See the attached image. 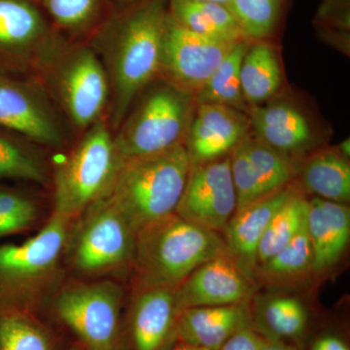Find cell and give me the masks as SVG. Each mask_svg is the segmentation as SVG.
I'll use <instances>...</instances> for the list:
<instances>
[{
  "mask_svg": "<svg viewBox=\"0 0 350 350\" xmlns=\"http://www.w3.org/2000/svg\"><path fill=\"white\" fill-rule=\"evenodd\" d=\"M72 223L52 214L32 238L0 245V308L39 314L62 287V259Z\"/></svg>",
  "mask_w": 350,
  "mask_h": 350,
  "instance_id": "cell-1",
  "label": "cell"
},
{
  "mask_svg": "<svg viewBox=\"0 0 350 350\" xmlns=\"http://www.w3.org/2000/svg\"><path fill=\"white\" fill-rule=\"evenodd\" d=\"M226 253L220 234L172 213L135 237V287L176 289L198 267Z\"/></svg>",
  "mask_w": 350,
  "mask_h": 350,
  "instance_id": "cell-2",
  "label": "cell"
},
{
  "mask_svg": "<svg viewBox=\"0 0 350 350\" xmlns=\"http://www.w3.org/2000/svg\"><path fill=\"white\" fill-rule=\"evenodd\" d=\"M167 0H145L115 22L110 54L114 107L118 126L137 94L161 69Z\"/></svg>",
  "mask_w": 350,
  "mask_h": 350,
  "instance_id": "cell-3",
  "label": "cell"
},
{
  "mask_svg": "<svg viewBox=\"0 0 350 350\" xmlns=\"http://www.w3.org/2000/svg\"><path fill=\"white\" fill-rule=\"evenodd\" d=\"M191 167L183 142L122 165L109 197L135 234L175 213Z\"/></svg>",
  "mask_w": 350,
  "mask_h": 350,
  "instance_id": "cell-4",
  "label": "cell"
},
{
  "mask_svg": "<svg viewBox=\"0 0 350 350\" xmlns=\"http://www.w3.org/2000/svg\"><path fill=\"white\" fill-rule=\"evenodd\" d=\"M123 163L107 125L98 122L55 172L53 214L72 223L109 196Z\"/></svg>",
  "mask_w": 350,
  "mask_h": 350,
  "instance_id": "cell-5",
  "label": "cell"
},
{
  "mask_svg": "<svg viewBox=\"0 0 350 350\" xmlns=\"http://www.w3.org/2000/svg\"><path fill=\"white\" fill-rule=\"evenodd\" d=\"M75 221L69 228L64 254L78 275L98 278L133 268L137 234L109 196Z\"/></svg>",
  "mask_w": 350,
  "mask_h": 350,
  "instance_id": "cell-6",
  "label": "cell"
},
{
  "mask_svg": "<svg viewBox=\"0 0 350 350\" xmlns=\"http://www.w3.org/2000/svg\"><path fill=\"white\" fill-rule=\"evenodd\" d=\"M123 299L120 285L101 280L61 287L50 304L59 323L86 350H119Z\"/></svg>",
  "mask_w": 350,
  "mask_h": 350,
  "instance_id": "cell-7",
  "label": "cell"
},
{
  "mask_svg": "<svg viewBox=\"0 0 350 350\" xmlns=\"http://www.w3.org/2000/svg\"><path fill=\"white\" fill-rule=\"evenodd\" d=\"M191 94L172 85L155 88L147 94L114 138L122 162L182 144L191 119Z\"/></svg>",
  "mask_w": 350,
  "mask_h": 350,
  "instance_id": "cell-8",
  "label": "cell"
},
{
  "mask_svg": "<svg viewBox=\"0 0 350 350\" xmlns=\"http://www.w3.org/2000/svg\"><path fill=\"white\" fill-rule=\"evenodd\" d=\"M237 43L195 33L169 14L163 31L161 69L169 76L172 86L186 94H197Z\"/></svg>",
  "mask_w": 350,
  "mask_h": 350,
  "instance_id": "cell-9",
  "label": "cell"
},
{
  "mask_svg": "<svg viewBox=\"0 0 350 350\" xmlns=\"http://www.w3.org/2000/svg\"><path fill=\"white\" fill-rule=\"evenodd\" d=\"M236 211L237 194L230 158L192 165L174 213L220 234Z\"/></svg>",
  "mask_w": 350,
  "mask_h": 350,
  "instance_id": "cell-10",
  "label": "cell"
},
{
  "mask_svg": "<svg viewBox=\"0 0 350 350\" xmlns=\"http://www.w3.org/2000/svg\"><path fill=\"white\" fill-rule=\"evenodd\" d=\"M254 282L238 268L227 252L204 262L175 289L178 312L200 306L248 303Z\"/></svg>",
  "mask_w": 350,
  "mask_h": 350,
  "instance_id": "cell-11",
  "label": "cell"
},
{
  "mask_svg": "<svg viewBox=\"0 0 350 350\" xmlns=\"http://www.w3.org/2000/svg\"><path fill=\"white\" fill-rule=\"evenodd\" d=\"M190 119L185 146L191 165L224 158L246 137L250 120L245 112L213 103H202Z\"/></svg>",
  "mask_w": 350,
  "mask_h": 350,
  "instance_id": "cell-12",
  "label": "cell"
},
{
  "mask_svg": "<svg viewBox=\"0 0 350 350\" xmlns=\"http://www.w3.org/2000/svg\"><path fill=\"white\" fill-rule=\"evenodd\" d=\"M178 314L174 288L135 287L128 317L131 350L170 349Z\"/></svg>",
  "mask_w": 350,
  "mask_h": 350,
  "instance_id": "cell-13",
  "label": "cell"
},
{
  "mask_svg": "<svg viewBox=\"0 0 350 350\" xmlns=\"http://www.w3.org/2000/svg\"><path fill=\"white\" fill-rule=\"evenodd\" d=\"M296 191L286 186L239 209L223 232L226 252L252 282L255 280L258 247L262 234L278 208Z\"/></svg>",
  "mask_w": 350,
  "mask_h": 350,
  "instance_id": "cell-14",
  "label": "cell"
},
{
  "mask_svg": "<svg viewBox=\"0 0 350 350\" xmlns=\"http://www.w3.org/2000/svg\"><path fill=\"white\" fill-rule=\"evenodd\" d=\"M0 128L38 144L57 146L61 130L43 101L31 88L0 73Z\"/></svg>",
  "mask_w": 350,
  "mask_h": 350,
  "instance_id": "cell-15",
  "label": "cell"
},
{
  "mask_svg": "<svg viewBox=\"0 0 350 350\" xmlns=\"http://www.w3.org/2000/svg\"><path fill=\"white\" fill-rule=\"evenodd\" d=\"M66 109L76 125L93 123L105 107L108 81L105 69L90 50L76 53L62 76Z\"/></svg>",
  "mask_w": 350,
  "mask_h": 350,
  "instance_id": "cell-16",
  "label": "cell"
},
{
  "mask_svg": "<svg viewBox=\"0 0 350 350\" xmlns=\"http://www.w3.org/2000/svg\"><path fill=\"white\" fill-rule=\"evenodd\" d=\"M306 230L312 245V273L320 276L338 264L349 245V207L313 197L308 200Z\"/></svg>",
  "mask_w": 350,
  "mask_h": 350,
  "instance_id": "cell-17",
  "label": "cell"
},
{
  "mask_svg": "<svg viewBox=\"0 0 350 350\" xmlns=\"http://www.w3.org/2000/svg\"><path fill=\"white\" fill-rule=\"evenodd\" d=\"M248 303L186 308L175 326L178 342L206 350H219L232 336L251 326Z\"/></svg>",
  "mask_w": 350,
  "mask_h": 350,
  "instance_id": "cell-18",
  "label": "cell"
},
{
  "mask_svg": "<svg viewBox=\"0 0 350 350\" xmlns=\"http://www.w3.org/2000/svg\"><path fill=\"white\" fill-rule=\"evenodd\" d=\"M248 111L258 139L284 156L306 150L314 140L308 119L290 103L257 105Z\"/></svg>",
  "mask_w": 350,
  "mask_h": 350,
  "instance_id": "cell-19",
  "label": "cell"
},
{
  "mask_svg": "<svg viewBox=\"0 0 350 350\" xmlns=\"http://www.w3.org/2000/svg\"><path fill=\"white\" fill-rule=\"evenodd\" d=\"M167 9L172 19L195 33L229 42L245 39L236 16L220 4L196 0H169Z\"/></svg>",
  "mask_w": 350,
  "mask_h": 350,
  "instance_id": "cell-20",
  "label": "cell"
},
{
  "mask_svg": "<svg viewBox=\"0 0 350 350\" xmlns=\"http://www.w3.org/2000/svg\"><path fill=\"white\" fill-rule=\"evenodd\" d=\"M44 23L27 0H0V68L40 38Z\"/></svg>",
  "mask_w": 350,
  "mask_h": 350,
  "instance_id": "cell-21",
  "label": "cell"
},
{
  "mask_svg": "<svg viewBox=\"0 0 350 350\" xmlns=\"http://www.w3.org/2000/svg\"><path fill=\"white\" fill-rule=\"evenodd\" d=\"M282 75L275 51L265 41L250 46L241 68V90L246 103L261 105L275 96L282 85Z\"/></svg>",
  "mask_w": 350,
  "mask_h": 350,
  "instance_id": "cell-22",
  "label": "cell"
},
{
  "mask_svg": "<svg viewBox=\"0 0 350 350\" xmlns=\"http://www.w3.org/2000/svg\"><path fill=\"white\" fill-rule=\"evenodd\" d=\"M308 192L319 199L347 204L350 200V165L340 153L324 151L308 159L301 170Z\"/></svg>",
  "mask_w": 350,
  "mask_h": 350,
  "instance_id": "cell-23",
  "label": "cell"
},
{
  "mask_svg": "<svg viewBox=\"0 0 350 350\" xmlns=\"http://www.w3.org/2000/svg\"><path fill=\"white\" fill-rule=\"evenodd\" d=\"M250 46V40L243 39L232 48L204 87L196 94L199 105L213 103L248 111L241 90V68Z\"/></svg>",
  "mask_w": 350,
  "mask_h": 350,
  "instance_id": "cell-24",
  "label": "cell"
},
{
  "mask_svg": "<svg viewBox=\"0 0 350 350\" xmlns=\"http://www.w3.org/2000/svg\"><path fill=\"white\" fill-rule=\"evenodd\" d=\"M38 315L0 308V350H61L56 334Z\"/></svg>",
  "mask_w": 350,
  "mask_h": 350,
  "instance_id": "cell-25",
  "label": "cell"
},
{
  "mask_svg": "<svg viewBox=\"0 0 350 350\" xmlns=\"http://www.w3.org/2000/svg\"><path fill=\"white\" fill-rule=\"evenodd\" d=\"M312 251L306 230V221L300 232L287 245L268 261L258 266L255 280L271 284H284L312 273Z\"/></svg>",
  "mask_w": 350,
  "mask_h": 350,
  "instance_id": "cell-26",
  "label": "cell"
},
{
  "mask_svg": "<svg viewBox=\"0 0 350 350\" xmlns=\"http://www.w3.org/2000/svg\"><path fill=\"white\" fill-rule=\"evenodd\" d=\"M241 145L245 152L251 176L265 196L286 187L294 174L293 165L288 157L258 138L246 137Z\"/></svg>",
  "mask_w": 350,
  "mask_h": 350,
  "instance_id": "cell-27",
  "label": "cell"
},
{
  "mask_svg": "<svg viewBox=\"0 0 350 350\" xmlns=\"http://www.w3.org/2000/svg\"><path fill=\"white\" fill-rule=\"evenodd\" d=\"M308 200L296 191L278 208L262 234L257 253V268L287 245L306 221Z\"/></svg>",
  "mask_w": 350,
  "mask_h": 350,
  "instance_id": "cell-28",
  "label": "cell"
},
{
  "mask_svg": "<svg viewBox=\"0 0 350 350\" xmlns=\"http://www.w3.org/2000/svg\"><path fill=\"white\" fill-rule=\"evenodd\" d=\"M259 320L271 335L269 340L295 338L306 330L308 312L304 304L295 297H271L260 306Z\"/></svg>",
  "mask_w": 350,
  "mask_h": 350,
  "instance_id": "cell-29",
  "label": "cell"
},
{
  "mask_svg": "<svg viewBox=\"0 0 350 350\" xmlns=\"http://www.w3.org/2000/svg\"><path fill=\"white\" fill-rule=\"evenodd\" d=\"M282 5L283 0H232V12L239 21L244 38L259 41L275 31Z\"/></svg>",
  "mask_w": 350,
  "mask_h": 350,
  "instance_id": "cell-30",
  "label": "cell"
},
{
  "mask_svg": "<svg viewBox=\"0 0 350 350\" xmlns=\"http://www.w3.org/2000/svg\"><path fill=\"white\" fill-rule=\"evenodd\" d=\"M0 178L22 179L43 183L45 165L24 144L0 130Z\"/></svg>",
  "mask_w": 350,
  "mask_h": 350,
  "instance_id": "cell-31",
  "label": "cell"
},
{
  "mask_svg": "<svg viewBox=\"0 0 350 350\" xmlns=\"http://www.w3.org/2000/svg\"><path fill=\"white\" fill-rule=\"evenodd\" d=\"M38 218V207L31 198L0 189V239L29 230Z\"/></svg>",
  "mask_w": 350,
  "mask_h": 350,
  "instance_id": "cell-32",
  "label": "cell"
},
{
  "mask_svg": "<svg viewBox=\"0 0 350 350\" xmlns=\"http://www.w3.org/2000/svg\"><path fill=\"white\" fill-rule=\"evenodd\" d=\"M48 12L66 29H79L96 15L98 0H44Z\"/></svg>",
  "mask_w": 350,
  "mask_h": 350,
  "instance_id": "cell-33",
  "label": "cell"
},
{
  "mask_svg": "<svg viewBox=\"0 0 350 350\" xmlns=\"http://www.w3.org/2000/svg\"><path fill=\"white\" fill-rule=\"evenodd\" d=\"M315 24L321 29L347 33L349 31V0H322Z\"/></svg>",
  "mask_w": 350,
  "mask_h": 350,
  "instance_id": "cell-34",
  "label": "cell"
},
{
  "mask_svg": "<svg viewBox=\"0 0 350 350\" xmlns=\"http://www.w3.org/2000/svg\"><path fill=\"white\" fill-rule=\"evenodd\" d=\"M264 338L252 327L241 329L232 336L219 350H261Z\"/></svg>",
  "mask_w": 350,
  "mask_h": 350,
  "instance_id": "cell-35",
  "label": "cell"
},
{
  "mask_svg": "<svg viewBox=\"0 0 350 350\" xmlns=\"http://www.w3.org/2000/svg\"><path fill=\"white\" fill-rule=\"evenodd\" d=\"M312 350H349L342 340L333 336L320 338L313 345Z\"/></svg>",
  "mask_w": 350,
  "mask_h": 350,
  "instance_id": "cell-36",
  "label": "cell"
},
{
  "mask_svg": "<svg viewBox=\"0 0 350 350\" xmlns=\"http://www.w3.org/2000/svg\"><path fill=\"white\" fill-rule=\"evenodd\" d=\"M261 350H297L294 347H290V345H285L284 342H280V340H267L264 338V342H262Z\"/></svg>",
  "mask_w": 350,
  "mask_h": 350,
  "instance_id": "cell-37",
  "label": "cell"
},
{
  "mask_svg": "<svg viewBox=\"0 0 350 350\" xmlns=\"http://www.w3.org/2000/svg\"><path fill=\"white\" fill-rule=\"evenodd\" d=\"M167 350H206L202 349H199V347H192V345H189L187 344H184V342H179L178 344L175 345H172L170 349Z\"/></svg>",
  "mask_w": 350,
  "mask_h": 350,
  "instance_id": "cell-38",
  "label": "cell"
},
{
  "mask_svg": "<svg viewBox=\"0 0 350 350\" xmlns=\"http://www.w3.org/2000/svg\"><path fill=\"white\" fill-rule=\"evenodd\" d=\"M196 1L211 2V3L220 4V5L227 7L232 11V0H196Z\"/></svg>",
  "mask_w": 350,
  "mask_h": 350,
  "instance_id": "cell-39",
  "label": "cell"
},
{
  "mask_svg": "<svg viewBox=\"0 0 350 350\" xmlns=\"http://www.w3.org/2000/svg\"><path fill=\"white\" fill-rule=\"evenodd\" d=\"M340 152L342 156H345V158L349 156V140L347 139V142H345L344 144L340 145Z\"/></svg>",
  "mask_w": 350,
  "mask_h": 350,
  "instance_id": "cell-40",
  "label": "cell"
},
{
  "mask_svg": "<svg viewBox=\"0 0 350 350\" xmlns=\"http://www.w3.org/2000/svg\"><path fill=\"white\" fill-rule=\"evenodd\" d=\"M68 350H86V349L80 342H76L71 345L70 349Z\"/></svg>",
  "mask_w": 350,
  "mask_h": 350,
  "instance_id": "cell-41",
  "label": "cell"
},
{
  "mask_svg": "<svg viewBox=\"0 0 350 350\" xmlns=\"http://www.w3.org/2000/svg\"><path fill=\"white\" fill-rule=\"evenodd\" d=\"M122 1L130 2V1H133V0H122Z\"/></svg>",
  "mask_w": 350,
  "mask_h": 350,
  "instance_id": "cell-42",
  "label": "cell"
}]
</instances>
